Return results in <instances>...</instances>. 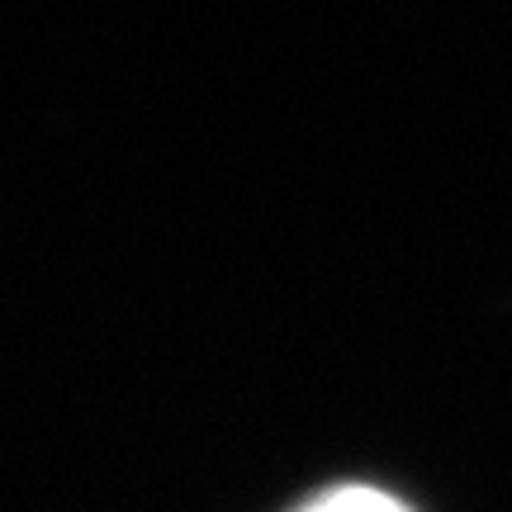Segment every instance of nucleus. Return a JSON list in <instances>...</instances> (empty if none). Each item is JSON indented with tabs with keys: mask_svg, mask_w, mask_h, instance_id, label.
<instances>
[{
	"mask_svg": "<svg viewBox=\"0 0 512 512\" xmlns=\"http://www.w3.org/2000/svg\"><path fill=\"white\" fill-rule=\"evenodd\" d=\"M299 512H408L399 498L380 494V489H361V484H351V489H332V494L313 498L309 508Z\"/></svg>",
	"mask_w": 512,
	"mask_h": 512,
	"instance_id": "obj_1",
	"label": "nucleus"
}]
</instances>
